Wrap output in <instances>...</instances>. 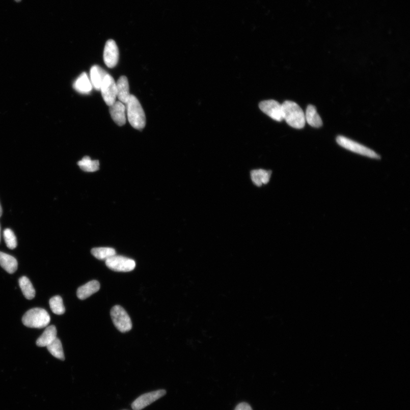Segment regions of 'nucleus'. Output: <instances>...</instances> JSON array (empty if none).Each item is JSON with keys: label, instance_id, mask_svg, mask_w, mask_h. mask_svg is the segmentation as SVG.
Segmentation results:
<instances>
[{"label": "nucleus", "instance_id": "nucleus-1", "mask_svg": "<svg viewBox=\"0 0 410 410\" xmlns=\"http://www.w3.org/2000/svg\"><path fill=\"white\" fill-rule=\"evenodd\" d=\"M283 120L294 128L302 129L305 126V114L297 104L286 101L282 104Z\"/></svg>", "mask_w": 410, "mask_h": 410}, {"label": "nucleus", "instance_id": "nucleus-2", "mask_svg": "<svg viewBox=\"0 0 410 410\" xmlns=\"http://www.w3.org/2000/svg\"><path fill=\"white\" fill-rule=\"evenodd\" d=\"M126 107L128 121L134 129L142 131L146 126V117L139 100L133 95H130Z\"/></svg>", "mask_w": 410, "mask_h": 410}, {"label": "nucleus", "instance_id": "nucleus-3", "mask_svg": "<svg viewBox=\"0 0 410 410\" xmlns=\"http://www.w3.org/2000/svg\"><path fill=\"white\" fill-rule=\"evenodd\" d=\"M50 317L43 309L36 308L31 309L25 313L22 317L24 325L33 328H43L49 325Z\"/></svg>", "mask_w": 410, "mask_h": 410}, {"label": "nucleus", "instance_id": "nucleus-4", "mask_svg": "<svg viewBox=\"0 0 410 410\" xmlns=\"http://www.w3.org/2000/svg\"><path fill=\"white\" fill-rule=\"evenodd\" d=\"M337 143L342 147L356 153L361 154L362 156L370 157L371 158L379 159L380 156L377 153L371 150V149L366 147L363 145L357 143L352 140L342 136L337 138Z\"/></svg>", "mask_w": 410, "mask_h": 410}, {"label": "nucleus", "instance_id": "nucleus-5", "mask_svg": "<svg viewBox=\"0 0 410 410\" xmlns=\"http://www.w3.org/2000/svg\"><path fill=\"white\" fill-rule=\"evenodd\" d=\"M111 316L114 325L120 332L125 333L131 330L132 324L131 318L121 306H114L111 310Z\"/></svg>", "mask_w": 410, "mask_h": 410}, {"label": "nucleus", "instance_id": "nucleus-6", "mask_svg": "<svg viewBox=\"0 0 410 410\" xmlns=\"http://www.w3.org/2000/svg\"><path fill=\"white\" fill-rule=\"evenodd\" d=\"M105 264L110 269L117 272H130L136 267L133 260L117 255L106 260Z\"/></svg>", "mask_w": 410, "mask_h": 410}, {"label": "nucleus", "instance_id": "nucleus-7", "mask_svg": "<svg viewBox=\"0 0 410 410\" xmlns=\"http://www.w3.org/2000/svg\"><path fill=\"white\" fill-rule=\"evenodd\" d=\"M100 91L107 105H112L116 102V98L117 97V85L114 79L110 74L105 75Z\"/></svg>", "mask_w": 410, "mask_h": 410}, {"label": "nucleus", "instance_id": "nucleus-8", "mask_svg": "<svg viewBox=\"0 0 410 410\" xmlns=\"http://www.w3.org/2000/svg\"><path fill=\"white\" fill-rule=\"evenodd\" d=\"M259 108L264 114L277 122L283 120L282 105L276 100L263 101L259 104Z\"/></svg>", "mask_w": 410, "mask_h": 410}, {"label": "nucleus", "instance_id": "nucleus-9", "mask_svg": "<svg viewBox=\"0 0 410 410\" xmlns=\"http://www.w3.org/2000/svg\"><path fill=\"white\" fill-rule=\"evenodd\" d=\"M166 393V390H159L142 395L134 400L132 408L133 410H141L164 396Z\"/></svg>", "mask_w": 410, "mask_h": 410}, {"label": "nucleus", "instance_id": "nucleus-10", "mask_svg": "<svg viewBox=\"0 0 410 410\" xmlns=\"http://www.w3.org/2000/svg\"><path fill=\"white\" fill-rule=\"evenodd\" d=\"M119 58V52L117 43L113 40L107 41L103 53L105 64L109 68H114L118 64Z\"/></svg>", "mask_w": 410, "mask_h": 410}, {"label": "nucleus", "instance_id": "nucleus-11", "mask_svg": "<svg viewBox=\"0 0 410 410\" xmlns=\"http://www.w3.org/2000/svg\"><path fill=\"white\" fill-rule=\"evenodd\" d=\"M125 111H126L125 104L120 101L115 102L113 105L110 106L111 116L115 123L119 126H123L126 123Z\"/></svg>", "mask_w": 410, "mask_h": 410}, {"label": "nucleus", "instance_id": "nucleus-12", "mask_svg": "<svg viewBox=\"0 0 410 410\" xmlns=\"http://www.w3.org/2000/svg\"><path fill=\"white\" fill-rule=\"evenodd\" d=\"M117 89V97L124 104H126L129 99V87L128 80L126 76H120L117 82H116Z\"/></svg>", "mask_w": 410, "mask_h": 410}, {"label": "nucleus", "instance_id": "nucleus-13", "mask_svg": "<svg viewBox=\"0 0 410 410\" xmlns=\"http://www.w3.org/2000/svg\"><path fill=\"white\" fill-rule=\"evenodd\" d=\"M100 288V285L98 281H90L78 289V290H77V296L80 300H85L87 298L97 292Z\"/></svg>", "mask_w": 410, "mask_h": 410}, {"label": "nucleus", "instance_id": "nucleus-14", "mask_svg": "<svg viewBox=\"0 0 410 410\" xmlns=\"http://www.w3.org/2000/svg\"><path fill=\"white\" fill-rule=\"evenodd\" d=\"M108 73L102 67L94 65L90 70V79L91 85L97 90H100L105 76Z\"/></svg>", "mask_w": 410, "mask_h": 410}, {"label": "nucleus", "instance_id": "nucleus-15", "mask_svg": "<svg viewBox=\"0 0 410 410\" xmlns=\"http://www.w3.org/2000/svg\"><path fill=\"white\" fill-rule=\"evenodd\" d=\"M73 88L77 92L80 94H87L91 92L93 89V86L86 72H83L76 79L73 85Z\"/></svg>", "mask_w": 410, "mask_h": 410}, {"label": "nucleus", "instance_id": "nucleus-16", "mask_svg": "<svg viewBox=\"0 0 410 410\" xmlns=\"http://www.w3.org/2000/svg\"><path fill=\"white\" fill-rule=\"evenodd\" d=\"M57 331L55 326L46 327L43 334L37 340L36 344L40 347H46L57 338Z\"/></svg>", "mask_w": 410, "mask_h": 410}, {"label": "nucleus", "instance_id": "nucleus-17", "mask_svg": "<svg viewBox=\"0 0 410 410\" xmlns=\"http://www.w3.org/2000/svg\"><path fill=\"white\" fill-rule=\"evenodd\" d=\"M0 266L9 274H13L16 271L18 263L15 258L11 255L0 252Z\"/></svg>", "mask_w": 410, "mask_h": 410}, {"label": "nucleus", "instance_id": "nucleus-18", "mask_svg": "<svg viewBox=\"0 0 410 410\" xmlns=\"http://www.w3.org/2000/svg\"><path fill=\"white\" fill-rule=\"evenodd\" d=\"M306 121L311 125L315 128H319L322 126V120L317 112L315 106L309 105L306 110L305 115Z\"/></svg>", "mask_w": 410, "mask_h": 410}, {"label": "nucleus", "instance_id": "nucleus-19", "mask_svg": "<svg viewBox=\"0 0 410 410\" xmlns=\"http://www.w3.org/2000/svg\"><path fill=\"white\" fill-rule=\"evenodd\" d=\"M19 284L21 289L23 295L28 299L32 300L36 295V291L34 288L30 280L26 277H21L19 280Z\"/></svg>", "mask_w": 410, "mask_h": 410}, {"label": "nucleus", "instance_id": "nucleus-20", "mask_svg": "<svg viewBox=\"0 0 410 410\" xmlns=\"http://www.w3.org/2000/svg\"><path fill=\"white\" fill-rule=\"evenodd\" d=\"M271 173L268 171L263 170H255L252 172V180L254 184L257 186L266 184L269 181Z\"/></svg>", "mask_w": 410, "mask_h": 410}, {"label": "nucleus", "instance_id": "nucleus-21", "mask_svg": "<svg viewBox=\"0 0 410 410\" xmlns=\"http://www.w3.org/2000/svg\"><path fill=\"white\" fill-rule=\"evenodd\" d=\"M82 171L87 172H94L99 170V161L92 160L89 156H85L78 162Z\"/></svg>", "mask_w": 410, "mask_h": 410}, {"label": "nucleus", "instance_id": "nucleus-22", "mask_svg": "<svg viewBox=\"0 0 410 410\" xmlns=\"http://www.w3.org/2000/svg\"><path fill=\"white\" fill-rule=\"evenodd\" d=\"M91 252L94 257L102 260H106L117 254L115 249L110 248H94Z\"/></svg>", "mask_w": 410, "mask_h": 410}, {"label": "nucleus", "instance_id": "nucleus-23", "mask_svg": "<svg viewBox=\"0 0 410 410\" xmlns=\"http://www.w3.org/2000/svg\"><path fill=\"white\" fill-rule=\"evenodd\" d=\"M47 349L50 353L56 358L62 361L65 360L64 350H63L62 345L59 339L57 338L53 341L51 344L47 346Z\"/></svg>", "mask_w": 410, "mask_h": 410}, {"label": "nucleus", "instance_id": "nucleus-24", "mask_svg": "<svg viewBox=\"0 0 410 410\" xmlns=\"http://www.w3.org/2000/svg\"><path fill=\"white\" fill-rule=\"evenodd\" d=\"M49 304L52 312L55 314L58 315L64 314L65 308L61 296H56L52 297L50 300Z\"/></svg>", "mask_w": 410, "mask_h": 410}, {"label": "nucleus", "instance_id": "nucleus-25", "mask_svg": "<svg viewBox=\"0 0 410 410\" xmlns=\"http://www.w3.org/2000/svg\"><path fill=\"white\" fill-rule=\"evenodd\" d=\"M4 238L9 249L13 250L17 247V241L16 236L13 233V231L10 229H7L4 230Z\"/></svg>", "mask_w": 410, "mask_h": 410}, {"label": "nucleus", "instance_id": "nucleus-26", "mask_svg": "<svg viewBox=\"0 0 410 410\" xmlns=\"http://www.w3.org/2000/svg\"><path fill=\"white\" fill-rule=\"evenodd\" d=\"M235 410H253V409L248 403L243 402L239 404Z\"/></svg>", "mask_w": 410, "mask_h": 410}, {"label": "nucleus", "instance_id": "nucleus-27", "mask_svg": "<svg viewBox=\"0 0 410 410\" xmlns=\"http://www.w3.org/2000/svg\"><path fill=\"white\" fill-rule=\"evenodd\" d=\"M2 214H3V209L1 204H0V217L2 216Z\"/></svg>", "mask_w": 410, "mask_h": 410}, {"label": "nucleus", "instance_id": "nucleus-28", "mask_svg": "<svg viewBox=\"0 0 410 410\" xmlns=\"http://www.w3.org/2000/svg\"><path fill=\"white\" fill-rule=\"evenodd\" d=\"M0 240H1V226H0Z\"/></svg>", "mask_w": 410, "mask_h": 410}, {"label": "nucleus", "instance_id": "nucleus-29", "mask_svg": "<svg viewBox=\"0 0 410 410\" xmlns=\"http://www.w3.org/2000/svg\"><path fill=\"white\" fill-rule=\"evenodd\" d=\"M14 1H15V2H16L17 3H19V2H20L21 1V0H14Z\"/></svg>", "mask_w": 410, "mask_h": 410}]
</instances>
